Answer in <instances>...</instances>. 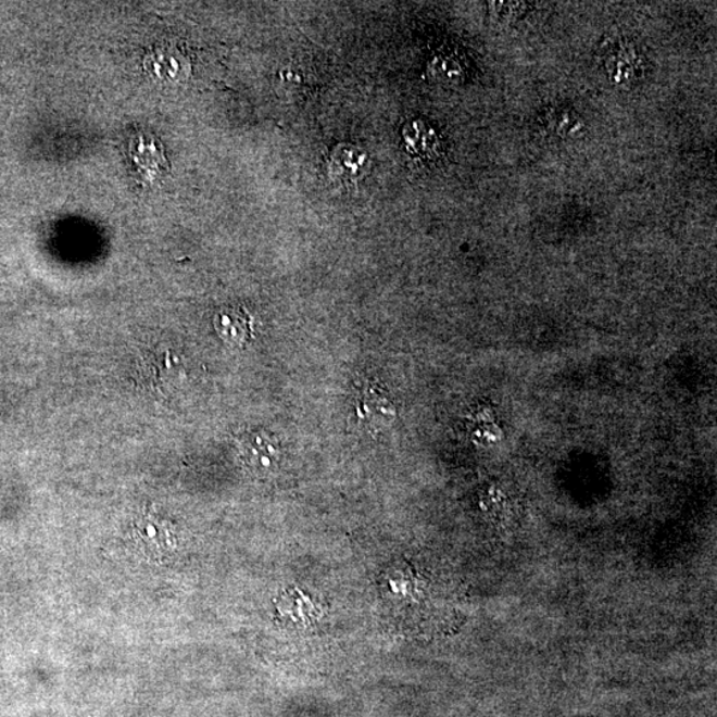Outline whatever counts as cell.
Segmentation results:
<instances>
[{"instance_id":"cell-1","label":"cell","mask_w":717,"mask_h":717,"mask_svg":"<svg viewBox=\"0 0 717 717\" xmlns=\"http://www.w3.org/2000/svg\"><path fill=\"white\" fill-rule=\"evenodd\" d=\"M356 415L370 433L390 428L397 418V406L387 388L379 382L367 381L356 393Z\"/></svg>"},{"instance_id":"cell-2","label":"cell","mask_w":717,"mask_h":717,"mask_svg":"<svg viewBox=\"0 0 717 717\" xmlns=\"http://www.w3.org/2000/svg\"><path fill=\"white\" fill-rule=\"evenodd\" d=\"M129 158L143 181L154 183L171 172L163 142L149 134H139L129 141Z\"/></svg>"},{"instance_id":"cell-3","label":"cell","mask_w":717,"mask_h":717,"mask_svg":"<svg viewBox=\"0 0 717 717\" xmlns=\"http://www.w3.org/2000/svg\"><path fill=\"white\" fill-rule=\"evenodd\" d=\"M242 462L251 471L271 475L277 470L280 452L277 442L262 430L244 433L238 442Z\"/></svg>"},{"instance_id":"cell-4","label":"cell","mask_w":717,"mask_h":717,"mask_svg":"<svg viewBox=\"0 0 717 717\" xmlns=\"http://www.w3.org/2000/svg\"><path fill=\"white\" fill-rule=\"evenodd\" d=\"M147 71L160 80L179 81L187 79L190 62L179 48L169 45L155 46L143 60Z\"/></svg>"},{"instance_id":"cell-5","label":"cell","mask_w":717,"mask_h":717,"mask_svg":"<svg viewBox=\"0 0 717 717\" xmlns=\"http://www.w3.org/2000/svg\"><path fill=\"white\" fill-rule=\"evenodd\" d=\"M214 327L227 344L248 345L254 337L253 316L241 306L219 310L214 316Z\"/></svg>"},{"instance_id":"cell-6","label":"cell","mask_w":717,"mask_h":717,"mask_svg":"<svg viewBox=\"0 0 717 717\" xmlns=\"http://www.w3.org/2000/svg\"><path fill=\"white\" fill-rule=\"evenodd\" d=\"M369 169V159L366 152L355 147L340 146L331 155L330 172L340 181L355 183Z\"/></svg>"}]
</instances>
